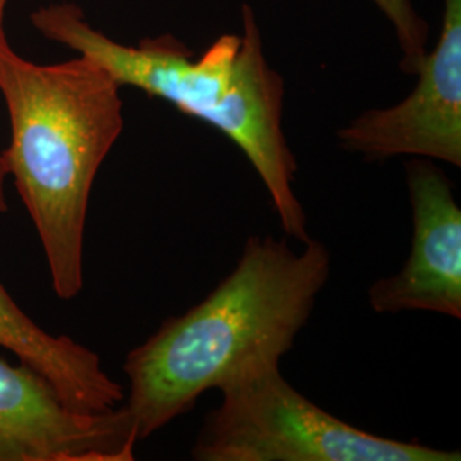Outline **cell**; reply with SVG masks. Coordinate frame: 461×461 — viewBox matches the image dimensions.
Listing matches in <instances>:
<instances>
[{"instance_id": "cell-4", "label": "cell", "mask_w": 461, "mask_h": 461, "mask_svg": "<svg viewBox=\"0 0 461 461\" xmlns=\"http://www.w3.org/2000/svg\"><path fill=\"white\" fill-rule=\"evenodd\" d=\"M192 447L195 461H460L417 441H398L350 426L301 395L280 373L260 364L221 390Z\"/></svg>"}, {"instance_id": "cell-7", "label": "cell", "mask_w": 461, "mask_h": 461, "mask_svg": "<svg viewBox=\"0 0 461 461\" xmlns=\"http://www.w3.org/2000/svg\"><path fill=\"white\" fill-rule=\"evenodd\" d=\"M412 245L402 270L376 280L367 299L375 313L429 312L461 318V209L453 185L434 161L407 163Z\"/></svg>"}, {"instance_id": "cell-8", "label": "cell", "mask_w": 461, "mask_h": 461, "mask_svg": "<svg viewBox=\"0 0 461 461\" xmlns=\"http://www.w3.org/2000/svg\"><path fill=\"white\" fill-rule=\"evenodd\" d=\"M0 347L49 381L74 411L116 409L123 388L103 369L98 354L70 337L50 335L24 313L0 284Z\"/></svg>"}, {"instance_id": "cell-2", "label": "cell", "mask_w": 461, "mask_h": 461, "mask_svg": "<svg viewBox=\"0 0 461 461\" xmlns=\"http://www.w3.org/2000/svg\"><path fill=\"white\" fill-rule=\"evenodd\" d=\"M243 33L219 36L195 57L163 34L122 45L95 30L76 4H53L32 23L51 41L98 62L120 86L165 99L182 113L224 133L247 156L287 238L310 240L308 217L294 190L297 161L282 129L284 79L265 57L255 11L243 4Z\"/></svg>"}, {"instance_id": "cell-1", "label": "cell", "mask_w": 461, "mask_h": 461, "mask_svg": "<svg viewBox=\"0 0 461 461\" xmlns=\"http://www.w3.org/2000/svg\"><path fill=\"white\" fill-rule=\"evenodd\" d=\"M249 236L230 276L194 308L163 321L123 364L125 409L139 443L260 364H280L327 285L331 255L321 241Z\"/></svg>"}, {"instance_id": "cell-9", "label": "cell", "mask_w": 461, "mask_h": 461, "mask_svg": "<svg viewBox=\"0 0 461 461\" xmlns=\"http://www.w3.org/2000/svg\"><path fill=\"white\" fill-rule=\"evenodd\" d=\"M379 11L392 23L396 41L402 50L400 68L405 74H417L428 55L429 24L415 11L412 0H373Z\"/></svg>"}, {"instance_id": "cell-10", "label": "cell", "mask_w": 461, "mask_h": 461, "mask_svg": "<svg viewBox=\"0 0 461 461\" xmlns=\"http://www.w3.org/2000/svg\"><path fill=\"white\" fill-rule=\"evenodd\" d=\"M9 0H0V34L4 33L2 30V19H4V11H5V5H7ZM7 175L4 171V166H2V159H0V212H5L7 211V202H5V195H4V182H5Z\"/></svg>"}, {"instance_id": "cell-3", "label": "cell", "mask_w": 461, "mask_h": 461, "mask_svg": "<svg viewBox=\"0 0 461 461\" xmlns=\"http://www.w3.org/2000/svg\"><path fill=\"white\" fill-rule=\"evenodd\" d=\"M0 93L11 118L4 171L33 219L55 294L74 299L84 285L91 188L125 125L120 84L86 55L53 66L30 62L2 33Z\"/></svg>"}, {"instance_id": "cell-6", "label": "cell", "mask_w": 461, "mask_h": 461, "mask_svg": "<svg viewBox=\"0 0 461 461\" xmlns=\"http://www.w3.org/2000/svg\"><path fill=\"white\" fill-rule=\"evenodd\" d=\"M137 443L125 407L74 411L32 367L0 359V461H132Z\"/></svg>"}, {"instance_id": "cell-5", "label": "cell", "mask_w": 461, "mask_h": 461, "mask_svg": "<svg viewBox=\"0 0 461 461\" xmlns=\"http://www.w3.org/2000/svg\"><path fill=\"white\" fill-rule=\"evenodd\" d=\"M415 76L407 98L342 127L340 148L366 161L413 156L461 167V0H445L441 34Z\"/></svg>"}]
</instances>
